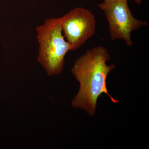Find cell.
I'll list each match as a JSON object with an SVG mask.
<instances>
[{
  "mask_svg": "<svg viewBox=\"0 0 149 149\" xmlns=\"http://www.w3.org/2000/svg\"><path fill=\"white\" fill-rule=\"evenodd\" d=\"M58 19L70 51L81 47L95 34V17L84 8H75Z\"/></svg>",
  "mask_w": 149,
  "mask_h": 149,
  "instance_id": "277c9868",
  "label": "cell"
},
{
  "mask_svg": "<svg viewBox=\"0 0 149 149\" xmlns=\"http://www.w3.org/2000/svg\"><path fill=\"white\" fill-rule=\"evenodd\" d=\"M102 1H104V0H102Z\"/></svg>",
  "mask_w": 149,
  "mask_h": 149,
  "instance_id": "8992f818",
  "label": "cell"
},
{
  "mask_svg": "<svg viewBox=\"0 0 149 149\" xmlns=\"http://www.w3.org/2000/svg\"><path fill=\"white\" fill-rule=\"evenodd\" d=\"M37 31L40 45L38 61L49 76L61 74L70 47L63 35L58 18L47 19L37 27Z\"/></svg>",
  "mask_w": 149,
  "mask_h": 149,
  "instance_id": "7a4b0ae2",
  "label": "cell"
},
{
  "mask_svg": "<svg viewBox=\"0 0 149 149\" xmlns=\"http://www.w3.org/2000/svg\"><path fill=\"white\" fill-rule=\"evenodd\" d=\"M143 0H134V2L136 4L138 5L141 4Z\"/></svg>",
  "mask_w": 149,
  "mask_h": 149,
  "instance_id": "5b68a950",
  "label": "cell"
},
{
  "mask_svg": "<svg viewBox=\"0 0 149 149\" xmlns=\"http://www.w3.org/2000/svg\"><path fill=\"white\" fill-rule=\"evenodd\" d=\"M110 59L106 48L98 46L88 50L76 60L71 71L80 83V88L71 102L73 107L85 110L90 115H94L97 99L102 93L106 94L112 102H119L107 89V77L116 67L114 64H107Z\"/></svg>",
  "mask_w": 149,
  "mask_h": 149,
  "instance_id": "6da1fadb",
  "label": "cell"
},
{
  "mask_svg": "<svg viewBox=\"0 0 149 149\" xmlns=\"http://www.w3.org/2000/svg\"><path fill=\"white\" fill-rule=\"evenodd\" d=\"M98 6L107 19L112 41L121 40L127 46H132V33L148 25L147 21L133 16L128 6V0H104Z\"/></svg>",
  "mask_w": 149,
  "mask_h": 149,
  "instance_id": "3957f363",
  "label": "cell"
}]
</instances>
